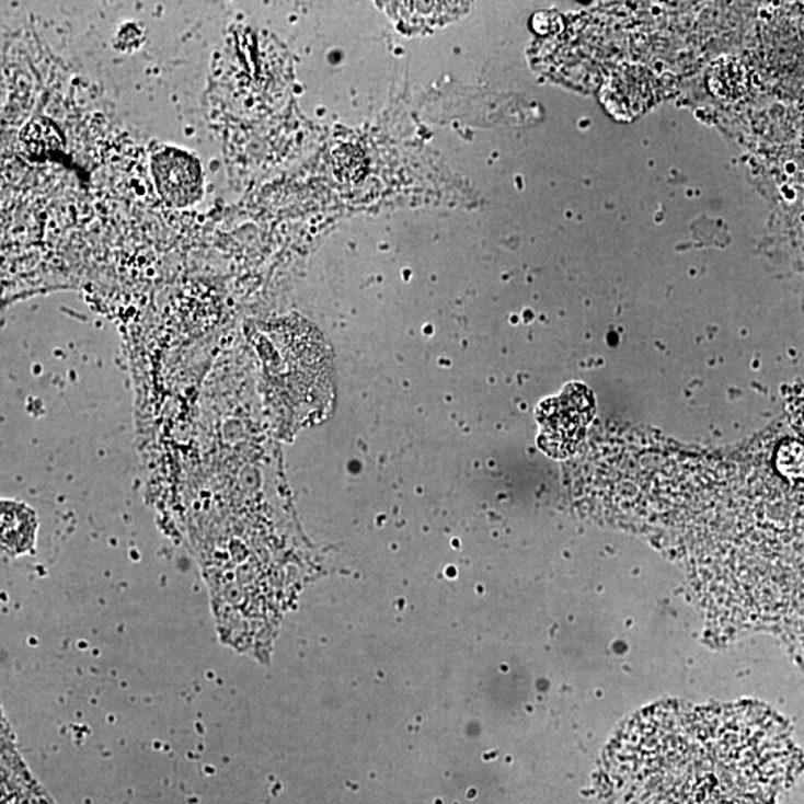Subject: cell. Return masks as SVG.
<instances>
[{
    "label": "cell",
    "instance_id": "1",
    "mask_svg": "<svg viewBox=\"0 0 804 804\" xmlns=\"http://www.w3.org/2000/svg\"><path fill=\"white\" fill-rule=\"evenodd\" d=\"M785 754L754 708L658 704L621 728L609 773L620 804H766Z\"/></svg>",
    "mask_w": 804,
    "mask_h": 804
},
{
    "label": "cell",
    "instance_id": "2",
    "mask_svg": "<svg viewBox=\"0 0 804 804\" xmlns=\"http://www.w3.org/2000/svg\"><path fill=\"white\" fill-rule=\"evenodd\" d=\"M263 352L268 401L285 421L305 422L322 412L331 392V364L321 334L300 319H284L268 330Z\"/></svg>",
    "mask_w": 804,
    "mask_h": 804
},
{
    "label": "cell",
    "instance_id": "3",
    "mask_svg": "<svg viewBox=\"0 0 804 804\" xmlns=\"http://www.w3.org/2000/svg\"><path fill=\"white\" fill-rule=\"evenodd\" d=\"M595 398L582 383L567 384L559 397L545 400L538 409L540 447L551 458H567L582 445L595 414Z\"/></svg>",
    "mask_w": 804,
    "mask_h": 804
},
{
    "label": "cell",
    "instance_id": "4",
    "mask_svg": "<svg viewBox=\"0 0 804 804\" xmlns=\"http://www.w3.org/2000/svg\"><path fill=\"white\" fill-rule=\"evenodd\" d=\"M161 197L169 205L185 207L202 197L203 175L198 161L180 149H164L152 160Z\"/></svg>",
    "mask_w": 804,
    "mask_h": 804
},
{
    "label": "cell",
    "instance_id": "5",
    "mask_svg": "<svg viewBox=\"0 0 804 804\" xmlns=\"http://www.w3.org/2000/svg\"><path fill=\"white\" fill-rule=\"evenodd\" d=\"M2 542L12 553H22L35 538L36 519L26 505L3 503Z\"/></svg>",
    "mask_w": 804,
    "mask_h": 804
},
{
    "label": "cell",
    "instance_id": "6",
    "mask_svg": "<svg viewBox=\"0 0 804 804\" xmlns=\"http://www.w3.org/2000/svg\"><path fill=\"white\" fill-rule=\"evenodd\" d=\"M22 145L28 156L45 159L59 151L61 136L53 123L39 118L23 128Z\"/></svg>",
    "mask_w": 804,
    "mask_h": 804
},
{
    "label": "cell",
    "instance_id": "7",
    "mask_svg": "<svg viewBox=\"0 0 804 804\" xmlns=\"http://www.w3.org/2000/svg\"><path fill=\"white\" fill-rule=\"evenodd\" d=\"M777 467L786 479L804 480V445L795 439L783 441L777 453Z\"/></svg>",
    "mask_w": 804,
    "mask_h": 804
},
{
    "label": "cell",
    "instance_id": "8",
    "mask_svg": "<svg viewBox=\"0 0 804 804\" xmlns=\"http://www.w3.org/2000/svg\"><path fill=\"white\" fill-rule=\"evenodd\" d=\"M789 412L791 424H793L794 429L804 438V398L791 402Z\"/></svg>",
    "mask_w": 804,
    "mask_h": 804
}]
</instances>
